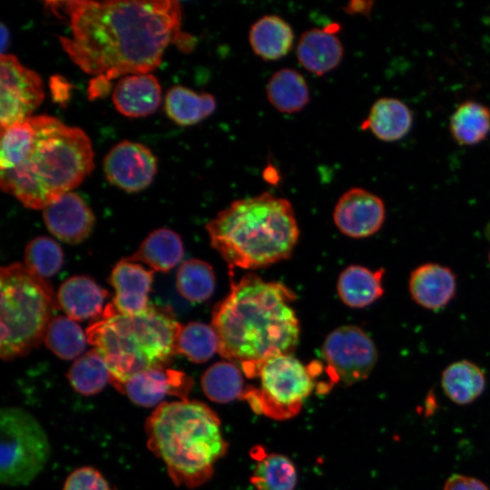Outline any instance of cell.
Instances as JSON below:
<instances>
[{"label":"cell","mask_w":490,"mask_h":490,"mask_svg":"<svg viewBox=\"0 0 490 490\" xmlns=\"http://www.w3.org/2000/svg\"><path fill=\"white\" fill-rule=\"evenodd\" d=\"M66 19L70 34L60 43L86 74L110 82L124 74L156 69L167 46L181 37L177 1H49Z\"/></svg>","instance_id":"1"},{"label":"cell","mask_w":490,"mask_h":490,"mask_svg":"<svg viewBox=\"0 0 490 490\" xmlns=\"http://www.w3.org/2000/svg\"><path fill=\"white\" fill-rule=\"evenodd\" d=\"M93 167L87 134L54 116H31L1 130L0 186L26 208L43 210Z\"/></svg>","instance_id":"2"},{"label":"cell","mask_w":490,"mask_h":490,"mask_svg":"<svg viewBox=\"0 0 490 490\" xmlns=\"http://www.w3.org/2000/svg\"><path fill=\"white\" fill-rule=\"evenodd\" d=\"M295 298L285 285L254 274L232 281L211 317L220 355L240 363L247 376L270 357L291 354L300 332L291 306Z\"/></svg>","instance_id":"3"},{"label":"cell","mask_w":490,"mask_h":490,"mask_svg":"<svg viewBox=\"0 0 490 490\" xmlns=\"http://www.w3.org/2000/svg\"><path fill=\"white\" fill-rule=\"evenodd\" d=\"M206 230L228 264L241 269L264 268L289 258L299 238L290 202L270 192L231 202Z\"/></svg>","instance_id":"4"},{"label":"cell","mask_w":490,"mask_h":490,"mask_svg":"<svg viewBox=\"0 0 490 490\" xmlns=\"http://www.w3.org/2000/svg\"><path fill=\"white\" fill-rule=\"evenodd\" d=\"M145 431L150 450L164 463L176 485L206 483L227 451L218 416L200 401L161 404L148 416Z\"/></svg>","instance_id":"5"},{"label":"cell","mask_w":490,"mask_h":490,"mask_svg":"<svg viewBox=\"0 0 490 490\" xmlns=\"http://www.w3.org/2000/svg\"><path fill=\"white\" fill-rule=\"evenodd\" d=\"M181 325L170 308L149 305L133 314H122L108 304L86 329L89 344L105 359L114 386L130 376L168 367L176 353Z\"/></svg>","instance_id":"6"},{"label":"cell","mask_w":490,"mask_h":490,"mask_svg":"<svg viewBox=\"0 0 490 490\" xmlns=\"http://www.w3.org/2000/svg\"><path fill=\"white\" fill-rule=\"evenodd\" d=\"M0 356L23 357L44 339L57 299L44 278L16 262L1 268Z\"/></svg>","instance_id":"7"},{"label":"cell","mask_w":490,"mask_h":490,"mask_svg":"<svg viewBox=\"0 0 490 490\" xmlns=\"http://www.w3.org/2000/svg\"><path fill=\"white\" fill-rule=\"evenodd\" d=\"M321 365H303L291 354L270 357L247 375L260 379V387H245L240 399L257 414L277 420L289 419L301 409L316 386Z\"/></svg>","instance_id":"8"},{"label":"cell","mask_w":490,"mask_h":490,"mask_svg":"<svg viewBox=\"0 0 490 490\" xmlns=\"http://www.w3.org/2000/svg\"><path fill=\"white\" fill-rule=\"evenodd\" d=\"M1 483L10 486L29 484L44 469L50 457L47 435L28 411L3 407L0 413Z\"/></svg>","instance_id":"9"},{"label":"cell","mask_w":490,"mask_h":490,"mask_svg":"<svg viewBox=\"0 0 490 490\" xmlns=\"http://www.w3.org/2000/svg\"><path fill=\"white\" fill-rule=\"evenodd\" d=\"M321 352L333 384L352 385L366 379L377 360L374 341L357 326H342L331 331Z\"/></svg>","instance_id":"10"},{"label":"cell","mask_w":490,"mask_h":490,"mask_svg":"<svg viewBox=\"0 0 490 490\" xmlns=\"http://www.w3.org/2000/svg\"><path fill=\"white\" fill-rule=\"evenodd\" d=\"M44 98L40 75L14 54L0 57L1 130L32 116Z\"/></svg>","instance_id":"11"},{"label":"cell","mask_w":490,"mask_h":490,"mask_svg":"<svg viewBox=\"0 0 490 490\" xmlns=\"http://www.w3.org/2000/svg\"><path fill=\"white\" fill-rule=\"evenodd\" d=\"M103 172L110 183L125 191L137 192L153 181L157 160L147 146L124 140L104 157Z\"/></svg>","instance_id":"12"},{"label":"cell","mask_w":490,"mask_h":490,"mask_svg":"<svg viewBox=\"0 0 490 490\" xmlns=\"http://www.w3.org/2000/svg\"><path fill=\"white\" fill-rule=\"evenodd\" d=\"M113 387L135 405L155 408L168 397L187 399L192 380L181 371L159 367L137 372Z\"/></svg>","instance_id":"13"},{"label":"cell","mask_w":490,"mask_h":490,"mask_svg":"<svg viewBox=\"0 0 490 490\" xmlns=\"http://www.w3.org/2000/svg\"><path fill=\"white\" fill-rule=\"evenodd\" d=\"M338 229L345 235L368 238L382 228L386 220L383 200L363 188H351L338 199L333 212Z\"/></svg>","instance_id":"14"},{"label":"cell","mask_w":490,"mask_h":490,"mask_svg":"<svg viewBox=\"0 0 490 490\" xmlns=\"http://www.w3.org/2000/svg\"><path fill=\"white\" fill-rule=\"evenodd\" d=\"M43 217L48 230L69 244L84 240L91 234L95 220L90 207L73 191L44 208Z\"/></svg>","instance_id":"15"},{"label":"cell","mask_w":490,"mask_h":490,"mask_svg":"<svg viewBox=\"0 0 490 490\" xmlns=\"http://www.w3.org/2000/svg\"><path fill=\"white\" fill-rule=\"evenodd\" d=\"M407 288L411 299L416 305L427 310H440L456 297V275L446 265L422 263L410 272Z\"/></svg>","instance_id":"16"},{"label":"cell","mask_w":490,"mask_h":490,"mask_svg":"<svg viewBox=\"0 0 490 490\" xmlns=\"http://www.w3.org/2000/svg\"><path fill=\"white\" fill-rule=\"evenodd\" d=\"M153 270L128 260L126 258L114 266L110 275V284L115 295L113 307L122 314L133 315L144 310L153 280Z\"/></svg>","instance_id":"17"},{"label":"cell","mask_w":490,"mask_h":490,"mask_svg":"<svg viewBox=\"0 0 490 490\" xmlns=\"http://www.w3.org/2000/svg\"><path fill=\"white\" fill-rule=\"evenodd\" d=\"M336 32L333 24L331 28H312L301 34L296 54L303 68L320 76L340 64L344 48Z\"/></svg>","instance_id":"18"},{"label":"cell","mask_w":490,"mask_h":490,"mask_svg":"<svg viewBox=\"0 0 490 490\" xmlns=\"http://www.w3.org/2000/svg\"><path fill=\"white\" fill-rule=\"evenodd\" d=\"M161 100V85L152 74L125 75L113 92L116 110L127 117L138 118L153 113Z\"/></svg>","instance_id":"19"},{"label":"cell","mask_w":490,"mask_h":490,"mask_svg":"<svg viewBox=\"0 0 490 490\" xmlns=\"http://www.w3.org/2000/svg\"><path fill=\"white\" fill-rule=\"evenodd\" d=\"M106 289L88 276H73L60 286L56 299L66 316L74 320L96 319L104 309Z\"/></svg>","instance_id":"20"},{"label":"cell","mask_w":490,"mask_h":490,"mask_svg":"<svg viewBox=\"0 0 490 490\" xmlns=\"http://www.w3.org/2000/svg\"><path fill=\"white\" fill-rule=\"evenodd\" d=\"M413 125V113L401 100L381 97L371 106L361 129L370 131L380 141L392 142L403 139Z\"/></svg>","instance_id":"21"},{"label":"cell","mask_w":490,"mask_h":490,"mask_svg":"<svg viewBox=\"0 0 490 490\" xmlns=\"http://www.w3.org/2000/svg\"><path fill=\"white\" fill-rule=\"evenodd\" d=\"M385 270H370L361 265H351L339 275L337 284L342 302L354 309H363L377 301L384 294Z\"/></svg>","instance_id":"22"},{"label":"cell","mask_w":490,"mask_h":490,"mask_svg":"<svg viewBox=\"0 0 490 490\" xmlns=\"http://www.w3.org/2000/svg\"><path fill=\"white\" fill-rule=\"evenodd\" d=\"M249 42L256 55L265 61H275L291 50L294 33L284 19L269 15L252 24L249 32Z\"/></svg>","instance_id":"23"},{"label":"cell","mask_w":490,"mask_h":490,"mask_svg":"<svg viewBox=\"0 0 490 490\" xmlns=\"http://www.w3.org/2000/svg\"><path fill=\"white\" fill-rule=\"evenodd\" d=\"M183 252L181 237L170 229L161 228L151 232L139 249L126 259L142 261L153 271L168 272L180 263Z\"/></svg>","instance_id":"24"},{"label":"cell","mask_w":490,"mask_h":490,"mask_svg":"<svg viewBox=\"0 0 490 490\" xmlns=\"http://www.w3.org/2000/svg\"><path fill=\"white\" fill-rule=\"evenodd\" d=\"M441 386L446 397L457 405H467L479 397L485 387V376L475 363L461 359L443 370Z\"/></svg>","instance_id":"25"},{"label":"cell","mask_w":490,"mask_h":490,"mask_svg":"<svg viewBox=\"0 0 490 490\" xmlns=\"http://www.w3.org/2000/svg\"><path fill=\"white\" fill-rule=\"evenodd\" d=\"M216 109V99L209 93H197L185 86L171 87L164 99L166 114L181 126L196 124Z\"/></svg>","instance_id":"26"},{"label":"cell","mask_w":490,"mask_h":490,"mask_svg":"<svg viewBox=\"0 0 490 490\" xmlns=\"http://www.w3.org/2000/svg\"><path fill=\"white\" fill-rule=\"evenodd\" d=\"M449 131L459 145L482 142L490 132V109L475 100L460 103L450 116Z\"/></svg>","instance_id":"27"},{"label":"cell","mask_w":490,"mask_h":490,"mask_svg":"<svg viewBox=\"0 0 490 490\" xmlns=\"http://www.w3.org/2000/svg\"><path fill=\"white\" fill-rule=\"evenodd\" d=\"M266 94L270 103L284 113L299 112L309 102V90L305 78L289 68L278 70L271 75Z\"/></svg>","instance_id":"28"},{"label":"cell","mask_w":490,"mask_h":490,"mask_svg":"<svg viewBox=\"0 0 490 490\" xmlns=\"http://www.w3.org/2000/svg\"><path fill=\"white\" fill-rule=\"evenodd\" d=\"M66 377L72 387L83 396L98 394L111 381L108 365L96 348L79 357L69 368Z\"/></svg>","instance_id":"29"},{"label":"cell","mask_w":490,"mask_h":490,"mask_svg":"<svg viewBox=\"0 0 490 490\" xmlns=\"http://www.w3.org/2000/svg\"><path fill=\"white\" fill-rule=\"evenodd\" d=\"M201 387L211 400L219 403L240 398L245 389L240 369L228 361L217 362L208 368L201 377Z\"/></svg>","instance_id":"30"},{"label":"cell","mask_w":490,"mask_h":490,"mask_svg":"<svg viewBox=\"0 0 490 490\" xmlns=\"http://www.w3.org/2000/svg\"><path fill=\"white\" fill-rule=\"evenodd\" d=\"M44 341L55 356L65 360L79 358L88 342L82 328L74 319L64 316L52 318Z\"/></svg>","instance_id":"31"},{"label":"cell","mask_w":490,"mask_h":490,"mask_svg":"<svg viewBox=\"0 0 490 490\" xmlns=\"http://www.w3.org/2000/svg\"><path fill=\"white\" fill-rule=\"evenodd\" d=\"M250 480L257 490H294L297 473L287 456L264 454L260 456Z\"/></svg>","instance_id":"32"},{"label":"cell","mask_w":490,"mask_h":490,"mask_svg":"<svg viewBox=\"0 0 490 490\" xmlns=\"http://www.w3.org/2000/svg\"><path fill=\"white\" fill-rule=\"evenodd\" d=\"M176 287L185 299L191 302L204 301L214 292V271L211 266L203 260H186L177 271Z\"/></svg>","instance_id":"33"},{"label":"cell","mask_w":490,"mask_h":490,"mask_svg":"<svg viewBox=\"0 0 490 490\" xmlns=\"http://www.w3.org/2000/svg\"><path fill=\"white\" fill-rule=\"evenodd\" d=\"M219 338L212 326L190 322L181 326L176 342V353L194 363L209 360L219 352Z\"/></svg>","instance_id":"34"},{"label":"cell","mask_w":490,"mask_h":490,"mask_svg":"<svg viewBox=\"0 0 490 490\" xmlns=\"http://www.w3.org/2000/svg\"><path fill=\"white\" fill-rule=\"evenodd\" d=\"M63 262L64 253L60 245L49 237H36L25 248L24 266L41 278L56 274Z\"/></svg>","instance_id":"35"},{"label":"cell","mask_w":490,"mask_h":490,"mask_svg":"<svg viewBox=\"0 0 490 490\" xmlns=\"http://www.w3.org/2000/svg\"><path fill=\"white\" fill-rule=\"evenodd\" d=\"M63 490H112L103 475L95 468L83 466L66 478Z\"/></svg>","instance_id":"36"},{"label":"cell","mask_w":490,"mask_h":490,"mask_svg":"<svg viewBox=\"0 0 490 490\" xmlns=\"http://www.w3.org/2000/svg\"><path fill=\"white\" fill-rule=\"evenodd\" d=\"M443 490H489L481 480L473 476L455 474L445 483Z\"/></svg>","instance_id":"37"},{"label":"cell","mask_w":490,"mask_h":490,"mask_svg":"<svg viewBox=\"0 0 490 490\" xmlns=\"http://www.w3.org/2000/svg\"><path fill=\"white\" fill-rule=\"evenodd\" d=\"M373 1H350L342 10L349 15H360L369 16L373 8Z\"/></svg>","instance_id":"38"},{"label":"cell","mask_w":490,"mask_h":490,"mask_svg":"<svg viewBox=\"0 0 490 490\" xmlns=\"http://www.w3.org/2000/svg\"><path fill=\"white\" fill-rule=\"evenodd\" d=\"M1 55L5 54V47L8 44V39H9V33L7 28L4 25V24H1Z\"/></svg>","instance_id":"39"},{"label":"cell","mask_w":490,"mask_h":490,"mask_svg":"<svg viewBox=\"0 0 490 490\" xmlns=\"http://www.w3.org/2000/svg\"><path fill=\"white\" fill-rule=\"evenodd\" d=\"M488 262H489V265H490V250H489V252H488Z\"/></svg>","instance_id":"40"}]
</instances>
